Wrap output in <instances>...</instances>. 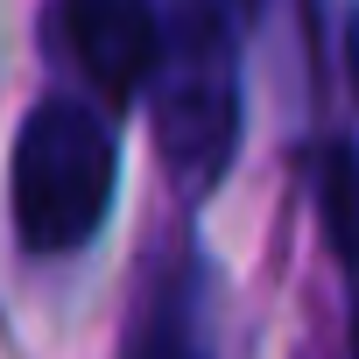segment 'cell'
Returning <instances> with one entry per match:
<instances>
[{"label": "cell", "mask_w": 359, "mask_h": 359, "mask_svg": "<svg viewBox=\"0 0 359 359\" xmlns=\"http://www.w3.org/2000/svg\"><path fill=\"white\" fill-rule=\"evenodd\" d=\"M120 359H205V275L191 254L148 282Z\"/></svg>", "instance_id": "277c9868"}, {"label": "cell", "mask_w": 359, "mask_h": 359, "mask_svg": "<svg viewBox=\"0 0 359 359\" xmlns=\"http://www.w3.org/2000/svg\"><path fill=\"white\" fill-rule=\"evenodd\" d=\"M240 8H254V0H240Z\"/></svg>", "instance_id": "52a82bcc"}, {"label": "cell", "mask_w": 359, "mask_h": 359, "mask_svg": "<svg viewBox=\"0 0 359 359\" xmlns=\"http://www.w3.org/2000/svg\"><path fill=\"white\" fill-rule=\"evenodd\" d=\"M113 184H120L113 127L71 92L36 99L15 134V233H22V247L29 254L85 247L113 212Z\"/></svg>", "instance_id": "7a4b0ae2"}, {"label": "cell", "mask_w": 359, "mask_h": 359, "mask_svg": "<svg viewBox=\"0 0 359 359\" xmlns=\"http://www.w3.org/2000/svg\"><path fill=\"white\" fill-rule=\"evenodd\" d=\"M345 71H352V99H359V8L345 22Z\"/></svg>", "instance_id": "8992f818"}, {"label": "cell", "mask_w": 359, "mask_h": 359, "mask_svg": "<svg viewBox=\"0 0 359 359\" xmlns=\"http://www.w3.org/2000/svg\"><path fill=\"white\" fill-rule=\"evenodd\" d=\"M148 120L169 184L184 198L219 191L240 141V36L226 0H176L148 78Z\"/></svg>", "instance_id": "6da1fadb"}, {"label": "cell", "mask_w": 359, "mask_h": 359, "mask_svg": "<svg viewBox=\"0 0 359 359\" xmlns=\"http://www.w3.org/2000/svg\"><path fill=\"white\" fill-rule=\"evenodd\" d=\"M64 36H71L78 71L113 106H127L134 92H148L155 57H162V15H155V0H64Z\"/></svg>", "instance_id": "3957f363"}, {"label": "cell", "mask_w": 359, "mask_h": 359, "mask_svg": "<svg viewBox=\"0 0 359 359\" xmlns=\"http://www.w3.org/2000/svg\"><path fill=\"white\" fill-rule=\"evenodd\" d=\"M310 191H317V219H324L345 289H352V359H359V162L345 141H324L310 155Z\"/></svg>", "instance_id": "5b68a950"}]
</instances>
